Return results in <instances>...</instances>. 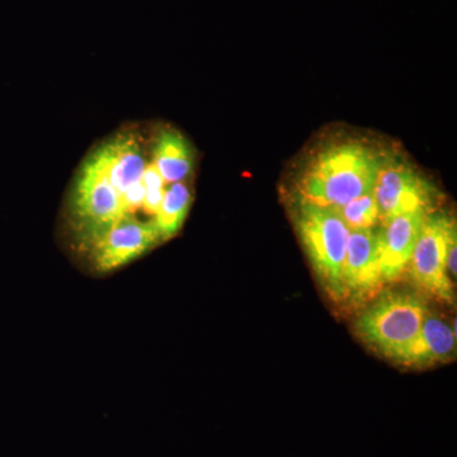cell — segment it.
<instances>
[{"label": "cell", "mask_w": 457, "mask_h": 457, "mask_svg": "<svg viewBox=\"0 0 457 457\" xmlns=\"http://www.w3.org/2000/svg\"><path fill=\"white\" fill-rule=\"evenodd\" d=\"M386 150L360 137L328 141L303 162L294 197L336 207L372 191Z\"/></svg>", "instance_id": "cell-1"}, {"label": "cell", "mask_w": 457, "mask_h": 457, "mask_svg": "<svg viewBox=\"0 0 457 457\" xmlns=\"http://www.w3.org/2000/svg\"><path fill=\"white\" fill-rule=\"evenodd\" d=\"M291 218L321 287L343 302L342 270L350 228L333 207L293 197Z\"/></svg>", "instance_id": "cell-2"}, {"label": "cell", "mask_w": 457, "mask_h": 457, "mask_svg": "<svg viewBox=\"0 0 457 457\" xmlns=\"http://www.w3.org/2000/svg\"><path fill=\"white\" fill-rule=\"evenodd\" d=\"M427 311L425 300L417 295L381 294L361 312L354 329L372 350L399 363L420 335Z\"/></svg>", "instance_id": "cell-3"}, {"label": "cell", "mask_w": 457, "mask_h": 457, "mask_svg": "<svg viewBox=\"0 0 457 457\" xmlns=\"http://www.w3.org/2000/svg\"><path fill=\"white\" fill-rule=\"evenodd\" d=\"M71 212L84 248H88L104 231L125 219L121 197L92 152L78 170L71 192Z\"/></svg>", "instance_id": "cell-4"}, {"label": "cell", "mask_w": 457, "mask_h": 457, "mask_svg": "<svg viewBox=\"0 0 457 457\" xmlns=\"http://www.w3.org/2000/svg\"><path fill=\"white\" fill-rule=\"evenodd\" d=\"M374 195L380 213V224L400 213L425 210L435 212L440 192L411 162L387 152L378 170Z\"/></svg>", "instance_id": "cell-5"}, {"label": "cell", "mask_w": 457, "mask_h": 457, "mask_svg": "<svg viewBox=\"0 0 457 457\" xmlns=\"http://www.w3.org/2000/svg\"><path fill=\"white\" fill-rule=\"evenodd\" d=\"M456 224L446 213H429L420 230L408 270L418 287L445 303L453 302V281L447 270V252Z\"/></svg>", "instance_id": "cell-6"}, {"label": "cell", "mask_w": 457, "mask_h": 457, "mask_svg": "<svg viewBox=\"0 0 457 457\" xmlns=\"http://www.w3.org/2000/svg\"><path fill=\"white\" fill-rule=\"evenodd\" d=\"M385 285L375 228L350 230L342 270L343 302L362 303L374 299Z\"/></svg>", "instance_id": "cell-7"}, {"label": "cell", "mask_w": 457, "mask_h": 457, "mask_svg": "<svg viewBox=\"0 0 457 457\" xmlns=\"http://www.w3.org/2000/svg\"><path fill=\"white\" fill-rule=\"evenodd\" d=\"M161 242L154 222L125 218L104 231L87 249L98 272H111L137 260Z\"/></svg>", "instance_id": "cell-8"}, {"label": "cell", "mask_w": 457, "mask_h": 457, "mask_svg": "<svg viewBox=\"0 0 457 457\" xmlns=\"http://www.w3.org/2000/svg\"><path fill=\"white\" fill-rule=\"evenodd\" d=\"M432 213V212H431ZM429 212L416 210L383 222L378 230V258L385 284L402 278Z\"/></svg>", "instance_id": "cell-9"}, {"label": "cell", "mask_w": 457, "mask_h": 457, "mask_svg": "<svg viewBox=\"0 0 457 457\" xmlns=\"http://www.w3.org/2000/svg\"><path fill=\"white\" fill-rule=\"evenodd\" d=\"M456 353V335L446 320L427 311L416 341L399 363L409 368H428L450 362Z\"/></svg>", "instance_id": "cell-10"}, {"label": "cell", "mask_w": 457, "mask_h": 457, "mask_svg": "<svg viewBox=\"0 0 457 457\" xmlns=\"http://www.w3.org/2000/svg\"><path fill=\"white\" fill-rule=\"evenodd\" d=\"M150 161L167 185L185 182L194 171L195 150L182 132L165 128L156 134Z\"/></svg>", "instance_id": "cell-11"}, {"label": "cell", "mask_w": 457, "mask_h": 457, "mask_svg": "<svg viewBox=\"0 0 457 457\" xmlns=\"http://www.w3.org/2000/svg\"><path fill=\"white\" fill-rule=\"evenodd\" d=\"M192 200V191L186 180L167 186L159 212L153 219L162 242L179 234L191 209Z\"/></svg>", "instance_id": "cell-12"}, {"label": "cell", "mask_w": 457, "mask_h": 457, "mask_svg": "<svg viewBox=\"0 0 457 457\" xmlns=\"http://www.w3.org/2000/svg\"><path fill=\"white\" fill-rule=\"evenodd\" d=\"M336 212L350 230L375 228L380 222L374 189L343 206L336 207Z\"/></svg>", "instance_id": "cell-13"}]
</instances>
